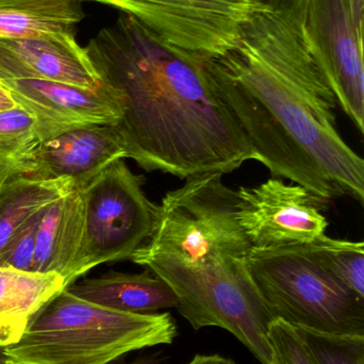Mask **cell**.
Returning a JSON list of instances; mask_svg holds the SVG:
<instances>
[{
    "mask_svg": "<svg viewBox=\"0 0 364 364\" xmlns=\"http://www.w3.org/2000/svg\"><path fill=\"white\" fill-rule=\"evenodd\" d=\"M305 23L264 4L236 47L205 66L254 160L273 177L324 203L348 196L363 205L364 161L338 132L337 98L306 44Z\"/></svg>",
    "mask_w": 364,
    "mask_h": 364,
    "instance_id": "obj_1",
    "label": "cell"
},
{
    "mask_svg": "<svg viewBox=\"0 0 364 364\" xmlns=\"http://www.w3.org/2000/svg\"><path fill=\"white\" fill-rule=\"evenodd\" d=\"M103 85L121 98L115 132L147 172L187 179L229 174L254 154L218 95L207 58L165 41L130 15L120 16L85 47Z\"/></svg>",
    "mask_w": 364,
    "mask_h": 364,
    "instance_id": "obj_2",
    "label": "cell"
},
{
    "mask_svg": "<svg viewBox=\"0 0 364 364\" xmlns=\"http://www.w3.org/2000/svg\"><path fill=\"white\" fill-rule=\"evenodd\" d=\"M177 336L169 312L117 311L64 290L4 350L12 364H113L130 353L172 344Z\"/></svg>",
    "mask_w": 364,
    "mask_h": 364,
    "instance_id": "obj_3",
    "label": "cell"
},
{
    "mask_svg": "<svg viewBox=\"0 0 364 364\" xmlns=\"http://www.w3.org/2000/svg\"><path fill=\"white\" fill-rule=\"evenodd\" d=\"M247 265L274 318L295 328L364 337V296L326 269L313 243L251 248Z\"/></svg>",
    "mask_w": 364,
    "mask_h": 364,
    "instance_id": "obj_4",
    "label": "cell"
},
{
    "mask_svg": "<svg viewBox=\"0 0 364 364\" xmlns=\"http://www.w3.org/2000/svg\"><path fill=\"white\" fill-rule=\"evenodd\" d=\"M251 245L235 212V191L224 174L209 173L186 179L166 193L157 205L151 237L130 260L199 265L230 258H247Z\"/></svg>",
    "mask_w": 364,
    "mask_h": 364,
    "instance_id": "obj_5",
    "label": "cell"
},
{
    "mask_svg": "<svg viewBox=\"0 0 364 364\" xmlns=\"http://www.w3.org/2000/svg\"><path fill=\"white\" fill-rule=\"evenodd\" d=\"M247 258L199 265L151 260L142 267L172 289L177 311L194 331L219 327L232 333L261 363L273 364L267 333L276 318L252 280Z\"/></svg>",
    "mask_w": 364,
    "mask_h": 364,
    "instance_id": "obj_6",
    "label": "cell"
},
{
    "mask_svg": "<svg viewBox=\"0 0 364 364\" xmlns=\"http://www.w3.org/2000/svg\"><path fill=\"white\" fill-rule=\"evenodd\" d=\"M145 181L121 159L80 190L83 239L70 286L103 263L130 260L151 237L157 205L145 195Z\"/></svg>",
    "mask_w": 364,
    "mask_h": 364,
    "instance_id": "obj_7",
    "label": "cell"
},
{
    "mask_svg": "<svg viewBox=\"0 0 364 364\" xmlns=\"http://www.w3.org/2000/svg\"><path fill=\"white\" fill-rule=\"evenodd\" d=\"M83 1V0H80ZM134 16L165 41L205 58L224 57L241 30L264 8L256 0H85Z\"/></svg>",
    "mask_w": 364,
    "mask_h": 364,
    "instance_id": "obj_8",
    "label": "cell"
},
{
    "mask_svg": "<svg viewBox=\"0 0 364 364\" xmlns=\"http://www.w3.org/2000/svg\"><path fill=\"white\" fill-rule=\"evenodd\" d=\"M324 201L278 177L235 191L236 220L251 248L288 247L313 243L326 235Z\"/></svg>",
    "mask_w": 364,
    "mask_h": 364,
    "instance_id": "obj_9",
    "label": "cell"
},
{
    "mask_svg": "<svg viewBox=\"0 0 364 364\" xmlns=\"http://www.w3.org/2000/svg\"><path fill=\"white\" fill-rule=\"evenodd\" d=\"M303 34L338 104L363 134V28L348 0H310Z\"/></svg>",
    "mask_w": 364,
    "mask_h": 364,
    "instance_id": "obj_10",
    "label": "cell"
},
{
    "mask_svg": "<svg viewBox=\"0 0 364 364\" xmlns=\"http://www.w3.org/2000/svg\"><path fill=\"white\" fill-rule=\"evenodd\" d=\"M0 85L33 119L41 143L85 126H115L123 115L121 98L103 83L95 90L45 79H14Z\"/></svg>",
    "mask_w": 364,
    "mask_h": 364,
    "instance_id": "obj_11",
    "label": "cell"
},
{
    "mask_svg": "<svg viewBox=\"0 0 364 364\" xmlns=\"http://www.w3.org/2000/svg\"><path fill=\"white\" fill-rule=\"evenodd\" d=\"M45 79L95 90L102 87L85 49L73 34L0 36V81Z\"/></svg>",
    "mask_w": 364,
    "mask_h": 364,
    "instance_id": "obj_12",
    "label": "cell"
},
{
    "mask_svg": "<svg viewBox=\"0 0 364 364\" xmlns=\"http://www.w3.org/2000/svg\"><path fill=\"white\" fill-rule=\"evenodd\" d=\"M124 158L125 149L113 126H85L41 143L28 177L36 181L68 178L75 190L80 191Z\"/></svg>",
    "mask_w": 364,
    "mask_h": 364,
    "instance_id": "obj_13",
    "label": "cell"
},
{
    "mask_svg": "<svg viewBox=\"0 0 364 364\" xmlns=\"http://www.w3.org/2000/svg\"><path fill=\"white\" fill-rule=\"evenodd\" d=\"M66 290L88 303L130 314H155L177 308L172 289L147 269L139 274L108 272L71 284Z\"/></svg>",
    "mask_w": 364,
    "mask_h": 364,
    "instance_id": "obj_14",
    "label": "cell"
},
{
    "mask_svg": "<svg viewBox=\"0 0 364 364\" xmlns=\"http://www.w3.org/2000/svg\"><path fill=\"white\" fill-rule=\"evenodd\" d=\"M83 239V199L74 190L45 209L36 232L33 272L57 273L66 289Z\"/></svg>",
    "mask_w": 364,
    "mask_h": 364,
    "instance_id": "obj_15",
    "label": "cell"
},
{
    "mask_svg": "<svg viewBox=\"0 0 364 364\" xmlns=\"http://www.w3.org/2000/svg\"><path fill=\"white\" fill-rule=\"evenodd\" d=\"M64 290L59 274L0 267V348L17 343L32 318Z\"/></svg>",
    "mask_w": 364,
    "mask_h": 364,
    "instance_id": "obj_16",
    "label": "cell"
},
{
    "mask_svg": "<svg viewBox=\"0 0 364 364\" xmlns=\"http://www.w3.org/2000/svg\"><path fill=\"white\" fill-rule=\"evenodd\" d=\"M83 17L80 0H0V36H75Z\"/></svg>",
    "mask_w": 364,
    "mask_h": 364,
    "instance_id": "obj_17",
    "label": "cell"
},
{
    "mask_svg": "<svg viewBox=\"0 0 364 364\" xmlns=\"http://www.w3.org/2000/svg\"><path fill=\"white\" fill-rule=\"evenodd\" d=\"M75 190L71 179L36 181L19 176L0 186V254L30 218Z\"/></svg>",
    "mask_w": 364,
    "mask_h": 364,
    "instance_id": "obj_18",
    "label": "cell"
},
{
    "mask_svg": "<svg viewBox=\"0 0 364 364\" xmlns=\"http://www.w3.org/2000/svg\"><path fill=\"white\" fill-rule=\"evenodd\" d=\"M41 144L34 121L25 110L0 113V186L15 177H28Z\"/></svg>",
    "mask_w": 364,
    "mask_h": 364,
    "instance_id": "obj_19",
    "label": "cell"
},
{
    "mask_svg": "<svg viewBox=\"0 0 364 364\" xmlns=\"http://www.w3.org/2000/svg\"><path fill=\"white\" fill-rule=\"evenodd\" d=\"M314 250L326 269L344 286L364 296V243L323 237Z\"/></svg>",
    "mask_w": 364,
    "mask_h": 364,
    "instance_id": "obj_20",
    "label": "cell"
},
{
    "mask_svg": "<svg viewBox=\"0 0 364 364\" xmlns=\"http://www.w3.org/2000/svg\"><path fill=\"white\" fill-rule=\"evenodd\" d=\"M295 329L318 364H364L363 336L331 335L306 328Z\"/></svg>",
    "mask_w": 364,
    "mask_h": 364,
    "instance_id": "obj_21",
    "label": "cell"
},
{
    "mask_svg": "<svg viewBox=\"0 0 364 364\" xmlns=\"http://www.w3.org/2000/svg\"><path fill=\"white\" fill-rule=\"evenodd\" d=\"M44 211L34 214L9 240L0 254V267L33 272L36 232Z\"/></svg>",
    "mask_w": 364,
    "mask_h": 364,
    "instance_id": "obj_22",
    "label": "cell"
},
{
    "mask_svg": "<svg viewBox=\"0 0 364 364\" xmlns=\"http://www.w3.org/2000/svg\"><path fill=\"white\" fill-rule=\"evenodd\" d=\"M273 364H318L292 325L278 320L269 325Z\"/></svg>",
    "mask_w": 364,
    "mask_h": 364,
    "instance_id": "obj_23",
    "label": "cell"
},
{
    "mask_svg": "<svg viewBox=\"0 0 364 364\" xmlns=\"http://www.w3.org/2000/svg\"><path fill=\"white\" fill-rule=\"evenodd\" d=\"M187 364H239L222 355H196Z\"/></svg>",
    "mask_w": 364,
    "mask_h": 364,
    "instance_id": "obj_24",
    "label": "cell"
},
{
    "mask_svg": "<svg viewBox=\"0 0 364 364\" xmlns=\"http://www.w3.org/2000/svg\"><path fill=\"white\" fill-rule=\"evenodd\" d=\"M350 11H352L353 16L356 21L359 27L363 28L364 21V0H348Z\"/></svg>",
    "mask_w": 364,
    "mask_h": 364,
    "instance_id": "obj_25",
    "label": "cell"
},
{
    "mask_svg": "<svg viewBox=\"0 0 364 364\" xmlns=\"http://www.w3.org/2000/svg\"><path fill=\"white\" fill-rule=\"evenodd\" d=\"M16 102L13 100L8 91L0 85V113L6 112L16 108Z\"/></svg>",
    "mask_w": 364,
    "mask_h": 364,
    "instance_id": "obj_26",
    "label": "cell"
},
{
    "mask_svg": "<svg viewBox=\"0 0 364 364\" xmlns=\"http://www.w3.org/2000/svg\"><path fill=\"white\" fill-rule=\"evenodd\" d=\"M165 360L164 357L160 353H153V354L142 355V356L137 357L130 363H121L117 364H162Z\"/></svg>",
    "mask_w": 364,
    "mask_h": 364,
    "instance_id": "obj_27",
    "label": "cell"
},
{
    "mask_svg": "<svg viewBox=\"0 0 364 364\" xmlns=\"http://www.w3.org/2000/svg\"><path fill=\"white\" fill-rule=\"evenodd\" d=\"M0 364H10L8 357L4 354V348H0Z\"/></svg>",
    "mask_w": 364,
    "mask_h": 364,
    "instance_id": "obj_28",
    "label": "cell"
},
{
    "mask_svg": "<svg viewBox=\"0 0 364 364\" xmlns=\"http://www.w3.org/2000/svg\"><path fill=\"white\" fill-rule=\"evenodd\" d=\"M256 1L261 2V4H262V0H256Z\"/></svg>",
    "mask_w": 364,
    "mask_h": 364,
    "instance_id": "obj_29",
    "label": "cell"
},
{
    "mask_svg": "<svg viewBox=\"0 0 364 364\" xmlns=\"http://www.w3.org/2000/svg\"><path fill=\"white\" fill-rule=\"evenodd\" d=\"M10 364H12V363H10Z\"/></svg>",
    "mask_w": 364,
    "mask_h": 364,
    "instance_id": "obj_30",
    "label": "cell"
}]
</instances>
